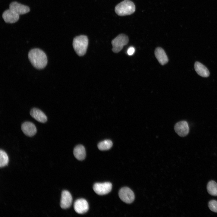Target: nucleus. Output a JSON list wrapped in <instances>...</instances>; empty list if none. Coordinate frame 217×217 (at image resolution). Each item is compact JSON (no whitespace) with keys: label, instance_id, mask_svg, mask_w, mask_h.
<instances>
[{"label":"nucleus","instance_id":"4468645a","mask_svg":"<svg viewBox=\"0 0 217 217\" xmlns=\"http://www.w3.org/2000/svg\"><path fill=\"white\" fill-rule=\"evenodd\" d=\"M155 54L156 59L161 65H164L168 62V57L162 48L160 47L157 48L155 51Z\"/></svg>","mask_w":217,"mask_h":217},{"label":"nucleus","instance_id":"dca6fc26","mask_svg":"<svg viewBox=\"0 0 217 217\" xmlns=\"http://www.w3.org/2000/svg\"><path fill=\"white\" fill-rule=\"evenodd\" d=\"M74 155L75 157L79 160H82L86 157V151L84 147L81 145L76 146L74 149Z\"/></svg>","mask_w":217,"mask_h":217},{"label":"nucleus","instance_id":"aec40b11","mask_svg":"<svg viewBox=\"0 0 217 217\" xmlns=\"http://www.w3.org/2000/svg\"><path fill=\"white\" fill-rule=\"evenodd\" d=\"M208 206L212 211L217 212V201L215 200H210L208 203Z\"/></svg>","mask_w":217,"mask_h":217},{"label":"nucleus","instance_id":"9d476101","mask_svg":"<svg viewBox=\"0 0 217 217\" xmlns=\"http://www.w3.org/2000/svg\"><path fill=\"white\" fill-rule=\"evenodd\" d=\"M5 21L8 23H13L17 22L19 18V15L10 9L5 10L2 15Z\"/></svg>","mask_w":217,"mask_h":217},{"label":"nucleus","instance_id":"1a4fd4ad","mask_svg":"<svg viewBox=\"0 0 217 217\" xmlns=\"http://www.w3.org/2000/svg\"><path fill=\"white\" fill-rule=\"evenodd\" d=\"M9 9L19 15L25 14L30 11V9L28 6L16 2H13L10 4Z\"/></svg>","mask_w":217,"mask_h":217},{"label":"nucleus","instance_id":"ddd939ff","mask_svg":"<svg viewBox=\"0 0 217 217\" xmlns=\"http://www.w3.org/2000/svg\"><path fill=\"white\" fill-rule=\"evenodd\" d=\"M30 114L33 118L40 122L44 123L47 121V118L46 115L38 108H32L30 111Z\"/></svg>","mask_w":217,"mask_h":217},{"label":"nucleus","instance_id":"39448f33","mask_svg":"<svg viewBox=\"0 0 217 217\" xmlns=\"http://www.w3.org/2000/svg\"><path fill=\"white\" fill-rule=\"evenodd\" d=\"M118 194L120 199L127 203H131L135 199L134 192L127 187H124L121 188L119 191Z\"/></svg>","mask_w":217,"mask_h":217},{"label":"nucleus","instance_id":"7ed1b4c3","mask_svg":"<svg viewBox=\"0 0 217 217\" xmlns=\"http://www.w3.org/2000/svg\"><path fill=\"white\" fill-rule=\"evenodd\" d=\"M115 11L118 15L124 16L131 15L135 10L134 3L129 0H124L118 4L115 7Z\"/></svg>","mask_w":217,"mask_h":217},{"label":"nucleus","instance_id":"a211bd4d","mask_svg":"<svg viewBox=\"0 0 217 217\" xmlns=\"http://www.w3.org/2000/svg\"><path fill=\"white\" fill-rule=\"evenodd\" d=\"M113 145L112 142L110 140H106L99 142L98 144V149L101 150H106L110 149Z\"/></svg>","mask_w":217,"mask_h":217},{"label":"nucleus","instance_id":"f8f14e48","mask_svg":"<svg viewBox=\"0 0 217 217\" xmlns=\"http://www.w3.org/2000/svg\"><path fill=\"white\" fill-rule=\"evenodd\" d=\"M72 198L70 193L67 190L63 191L61 194L60 206L63 209L69 208L71 205Z\"/></svg>","mask_w":217,"mask_h":217},{"label":"nucleus","instance_id":"412c9836","mask_svg":"<svg viewBox=\"0 0 217 217\" xmlns=\"http://www.w3.org/2000/svg\"><path fill=\"white\" fill-rule=\"evenodd\" d=\"M135 52V49L133 47H130L127 51V54L129 55H133Z\"/></svg>","mask_w":217,"mask_h":217},{"label":"nucleus","instance_id":"20e7f679","mask_svg":"<svg viewBox=\"0 0 217 217\" xmlns=\"http://www.w3.org/2000/svg\"><path fill=\"white\" fill-rule=\"evenodd\" d=\"M128 41V38L126 35L121 34L118 35L112 41L113 52L116 53L119 52L124 46L127 44Z\"/></svg>","mask_w":217,"mask_h":217},{"label":"nucleus","instance_id":"2eb2a0df","mask_svg":"<svg viewBox=\"0 0 217 217\" xmlns=\"http://www.w3.org/2000/svg\"><path fill=\"white\" fill-rule=\"evenodd\" d=\"M195 71L199 75L203 77H207L209 75V72L204 65L198 61H196L194 64Z\"/></svg>","mask_w":217,"mask_h":217},{"label":"nucleus","instance_id":"423d86ee","mask_svg":"<svg viewBox=\"0 0 217 217\" xmlns=\"http://www.w3.org/2000/svg\"><path fill=\"white\" fill-rule=\"evenodd\" d=\"M112 185L109 182L96 183L93 185V189L97 194L102 195L107 194L111 190Z\"/></svg>","mask_w":217,"mask_h":217},{"label":"nucleus","instance_id":"f3484780","mask_svg":"<svg viewBox=\"0 0 217 217\" xmlns=\"http://www.w3.org/2000/svg\"><path fill=\"white\" fill-rule=\"evenodd\" d=\"M207 190L209 193L213 196H217V183L213 181H209L207 185Z\"/></svg>","mask_w":217,"mask_h":217},{"label":"nucleus","instance_id":"9b49d317","mask_svg":"<svg viewBox=\"0 0 217 217\" xmlns=\"http://www.w3.org/2000/svg\"><path fill=\"white\" fill-rule=\"evenodd\" d=\"M21 129L23 133L26 136L32 137L36 133L37 130L35 125L32 122L26 121L23 123Z\"/></svg>","mask_w":217,"mask_h":217},{"label":"nucleus","instance_id":"0eeeda50","mask_svg":"<svg viewBox=\"0 0 217 217\" xmlns=\"http://www.w3.org/2000/svg\"><path fill=\"white\" fill-rule=\"evenodd\" d=\"M174 129L175 132L180 136L184 137L188 134L189 128L187 122L182 121L177 122L175 125Z\"/></svg>","mask_w":217,"mask_h":217},{"label":"nucleus","instance_id":"f03ea898","mask_svg":"<svg viewBox=\"0 0 217 217\" xmlns=\"http://www.w3.org/2000/svg\"><path fill=\"white\" fill-rule=\"evenodd\" d=\"M88 44V37L85 35L77 36L73 40V47L76 53L79 56H83L86 54Z\"/></svg>","mask_w":217,"mask_h":217},{"label":"nucleus","instance_id":"6e6552de","mask_svg":"<svg viewBox=\"0 0 217 217\" xmlns=\"http://www.w3.org/2000/svg\"><path fill=\"white\" fill-rule=\"evenodd\" d=\"M75 211L79 214L86 213L89 209V205L87 201L83 199H80L75 201L74 203Z\"/></svg>","mask_w":217,"mask_h":217},{"label":"nucleus","instance_id":"f257e3e1","mask_svg":"<svg viewBox=\"0 0 217 217\" xmlns=\"http://www.w3.org/2000/svg\"><path fill=\"white\" fill-rule=\"evenodd\" d=\"M28 57L32 64L37 69H42L47 64V56L40 49L37 48L32 49L28 53Z\"/></svg>","mask_w":217,"mask_h":217},{"label":"nucleus","instance_id":"6ab92c4d","mask_svg":"<svg viewBox=\"0 0 217 217\" xmlns=\"http://www.w3.org/2000/svg\"><path fill=\"white\" fill-rule=\"evenodd\" d=\"M9 161L8 156L6 153L3 150L0 151V166L4 167L7 165Z\"/></svg>","mask_w":217,"mask_h":217}]
</instances>
